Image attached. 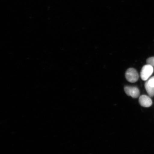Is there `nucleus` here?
<instances>
[{"label":"nucleus","mask_w":154,"mask_h":154,"mask_svg":"<svg viewBox=\"0 0 154 154\" xmlns=\"http://www.w3.org/2000/svg\"><path fill=\"white\" fill-rule=\"evenodd\" d=\"M144 86L146 91L150 97H153L154 96V87L149 85L148 81L145 82Z\"/></svg>","instance_id":"nucleus-5"},{"label":"nucleus","mask_w":154,"mask_h":154,"mask_svg":"<svg viewBox=\"0 0 154 154\" xmlns=\"http://www.w3.org/2000/svg\"><path fill=\"white\" fill-rule=\"evenodd\" d=\"M139 102L140 105L144 107L151 106L152 104L151 98L146 95H142L140 96Z\"/></svg>","instance_id":"nucleus-4"},{"label":"nucleus","mask_w":154,"mask_h":154,"mask_svg":"<svg viewBox=\"0 0 154 154\" xmlns=\"http://www.w3.org/2000/svg\"><path fill=\"white\" fill-rule=\"evenodd\" d=\"M124 91L127 95L133 98H137L140 95L139 90L136 87L125 86Z\"/></svg>","instance_id":"nucleus-3"},{"label":"nucleus","mask_w":154,"mask_h":154,"mask_svg":"<svg viewBox=\"0 0 154 154\" xmlns=\"http://www.w3.org/2000/svg\"><path fill=\"white\" fill-rule=\"evenodd\" d=\"M153 66L149 64L144 65L142 69L140 72V77L143 81L147 80L152 75L153 72Z\"/></svg>","instance_id":"nucleus-1"},{"label":"nucleus","mask_w":154,"mask_h":154,"mask_svg":"<svg viewBox=\"0 0 154 154\" xmlns=\"http://www.w3.org/2000/svg\"><path fill=\"white\" fill-rule=\"evenodd\" d=\"M148 64H149L154 67V57H152L148 58L146 60Z\"/></svg>","instance_id":"nucleus-6"},{"label":"nucleus","mask_w":154,"mask_h":154,"mask_svg":"<svg viewBox=\"0 0 154 154\" xmlns=\"http://www.w3.org/2000/svg\"><path fill=\"white\" fill-rule=\"evenodd\" d=\"M125 77L128 82L134 83L137 81L139 75L138 73L134 69L130 68L127 70L125 73Z\"/></svg>","instance_id":"nucleus-2"},{"label":"nucleus","mask_w":154,"mask_h":154,"mask_svg":"<svg viewBox=\"0 0 154 154\" xmlns=\"http://www.w3.org/2000/svg\"><path fill=\"white\" fill-rule=\"evenodd\" d=\"M148 82L150 86L154 87V76L150 78L149 80H148Z\"/></svg>","instance_id":"nucleus-7"}]
</instances>
